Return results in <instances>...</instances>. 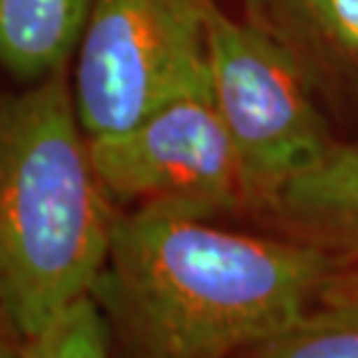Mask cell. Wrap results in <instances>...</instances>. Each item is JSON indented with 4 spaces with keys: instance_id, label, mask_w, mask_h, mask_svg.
Masks as SVG:
<instances>
[{
    "instance_id": "cell-1",
    "label": "cell",
    "mask_w": 358,
    "mask_h": 358,
    "mask_svg": "<svg viewBox=\"0 0 358 358\" xmlns=\"http://www.w3.org/2000/svg\"><path fill=\"white\" fill-rule=\"evenodd\" d=\"M176 203L118 213L93 301L127 358H238L345 287L352 259Z\"/></svg>"
},
{
    "instance_id": "cell-2",
    "label": "cell",
    "mask_w": 358,
    "mask_h": 358,
    "mask_svg": "<svg viewBox=\"0 0 358 358\" xmlns=\"http://www.w3.org/2000/svg\"><path fill=\"white\" fill-rule=\"evenodd\" d=\"M113 203L63 72L0 97V310L26 342L93 292Z\"/></svg>"
},
{
    "instance_id": "cell-3",
    "label": "cell",
    "mask_w": 358,
    "mask_h": 358,
    "mask_svg": "<svg viewBox=\"0 0 358 358\" xmlns=\"http://www.w3.org/2000/svg\"><path fill=\"white\" fill-rule=\"evenodd\" d=\"M208 67L213 95L243 166L250 208L266 210L287 182L322 162L335 141L294 53L215 3Z\"/></svg>"
},
{
    "instance_id": "cell-4",
    "label": "cell",
    "mask_w": 358,
    "mask_h": 358,
    "mask_svg": "<svg viewBox=\"0 0 358 358\" xmlns=\"http://www.w3.org/2000/svg\"><path fill=\"white\" fill-rule=\"evenodd\" d=\"M213 0H95L72 95L88 139L118 134L208 72Z\"/></svg>"
},
{
    "instance_id": "cell-5",
    "label": "cell",
    "mask_w": 358,
    "mask_h": 358,
    "mask_svg": "<svg viewBox=\"0 0 358 358\" xmlns=\"http://www.w3.org/2000/svg\"><path fill=\"white\" fill-rule=\"evenodd\" d=\"M113 201L176 203L206 217L250 208L245 176L217 109L210 67L125 132L90 139Z\"/></svg>"
},
{
    "instance_id": "cell-6",
    "label": "cell",
    "mask_w": 358,
    "mask_h": 358,
    "mask_svg": "<svg viewBox=\"0 0 358 358\" xmlns=\"http://www.w3.org/2000/svg\"><path fill=\"white\" fill-rule=\"evenodd\" d=\"M282 234L358 259V143H335L264 210Z\"/></svg>"
},
{
    "instance_id": "cell-7",
    "label": "cell",
    "mask_w": 358,
    "mask_h": 358,
    "mask_svg": "<svg viewBox=\"0 0 358 358\" xmlns=\"http://www.w3.org/2000/svg\"><path fill=\"white\" fill-rule=\"evenodd\" d=\"M95 0H0V67L37 83L77 53Z\"/></svg>"
},
{
    "instance_id": "cell-8",
    "label": "cell",
    "mask_w": 358,
    "mask_h": 358,
    "mask_svg": "<svg viewBox=\"0 0 358 358\" xmlns=\"http://www.w3.org/2000/svg\"><path fill=\"white\" fill-rule=\"evenodd\" d=\"M238 358H358V292L342 287L292 329Z\"/></svg>"
},
{
    "instance_id": "cell-9",
    "label": "cell",
    "mask_w": 358,
    "mask_h": 358,
    "mask_svg": "<svg viewBox=\"0 0 358 358\" xmlns=\"http://www.w3.org/2000/svg\"><path fill=\"white\" fill-rule=\"evenodd\" d=\"M111 331L93 296L72 306L42 338L28 342V358H111Z\"/></svg>"
},
{
    "instance_id": "cell-10",
    "label": "cell",
    "mask_w": 358,
    "mask_h": 358,
    "mask_svg": "<svg viewBox=\"0 0 358 358\" xmlns=\"http://www.w3.org/2000/svg\"><path fill=\"white\" fill-rule=\"evenodd\" d=\"M324 47L358 67V0H280Z\"/></svg>"
},
{
    "instance_id": "cell-11",
    "label": "cell",
    "mask_w": 358,
    "mask_h": 358,
    "mask_svg": "<svg viewBox=\"0 0 358 358\" xmlns=\"http://www.w3.org/2000/svg\"><path fill=\"white\" fill-rule=\"evenodd\" d=\"M0 358H28V342L0 310Z\"/></svg>"
},
{
    "instance_id": "cell-12",
    "label": "cell",
    "mask_w": 358,
    "mask_h": 358,
    "mask_svg": "<svg viewBox=\"0 0 358 358\" xmlns=\"http://www.w3.org/2000/svg\"><path fill=\"white\" fill-rule=\"evenodd\" d=\"M345 287H347V289H354V292H358V259H354L352 266H349L347 278H345Z\"/></svg>"
}]
</instances>
